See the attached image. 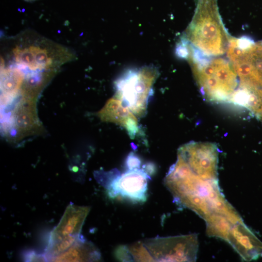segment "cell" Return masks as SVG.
Returning a JSON list of instances; mask_svg holds the SVG:
<instances>
[{
  "instance_id": "9",
  "label": "cell",
  "mask_w": 262,
  "mask_h": 262,
  "mask_svg": "<svg viewBox=\"0 0 262 262\" xmlns=\"http://www.w3.org/2000/svg\"><path fill=\"white\" fill-rule=\"evenodd\" d=\"M98 115L103 121L114 123L124 128L132 139L138 133L135 115L115 97L107 101Z\"/></svg>"
},
{
  "instance_id": "2",
  "label": "cell",
  "mask_w": 262,
  "mask_h": 262,
  "mask_svg": "<svg viewBox=\"0 0 262 262\" xmlns=\"http://www.w3.org/2000/svg\"><path fill=\"white\" fill-rule=\"evenodd\" d=\"M198 241L196 234L155 237L130 246H118L115 256L121 261L195 262Z\"/></svg>"
},
{
  "instance_id": "3",
  "label": "cell",
  "mask_w": 262,
  "mask_h": 262,
  "mask_svg": "<svg viewBox=\"0 0 262 262\" xmlns=\"http://www.w3.org/2000/svg\"><path fill=\"white\" fill-rule=\"evenodd\" d=\"M188 59L197 85L207 100L229 101L238 84L237 74L228 59L209 56L193 48Z\"/></svg>"
},
{
  "instance_id": "14",
  "label": "cell",
  "mask_w": 262,
  "mask_h": 262,
  "mask_svg": "<svg viewBox=\"0 0 262 262\" xmlns=\"http://www.w3.org/2000/svg\"><path fill=\"white\" fill-rule=\"evenodd\" d=\"M83 237L81 234L72 235L57 241L49 242L45 253L47 261H50L52 258L64 252Z\"/></svg>"
},
{
  "instance_id": "8",
  "label": "cell",
  "mask_w": 262,
  "mask_h": 262,
  "mask_svg": "<svg viewBox=\"0 0 262 262\" xmlns=\"http://www.w3.org/2000/svg\"><path fill=\"white\" fill-rule=\"evenodd\" d=\"M226 241L246 261L255 260L262 256L261 242L243 221L236 223L229 230Z\"/></svg>"
},
{
  "instance_id": "16",
  "label": "cell",
  "mask_w": 262,
  "mask_h": 262,
  "mask_svg": "<svg viewBox=\"0 0 262 262\" xmlns=\"http://www.w3.org/2000/svg\"><path fill=\"white\" fill-rule=\"evenodd\" d=\"M141 161L137 156L131 153L126 160V166L129 170L139 168L141 164Z\"/></svg>"
},
{
  "instance_id": "1",
  "label": "cell",
  "mask_w": 262,
  "mask_h": 262,
  "mask_svg": "<svg viewBox=\"0 0 262 262\" xmlns=\"http://www.w3.org/2000/svg\"><path fill=\"white\" fill-rule=\"evenodd\" d=\"M164 183L177 205L193 211L205 222L237 212L221 193L218 180L203 178L179 163L170 167Z\"/></svg>"
},
{
  "instance_id": "7",
  "label": "cell",
  "mask_w": 262,
  "mask_h": 262,
  "mask_svg": "<svg viewBox=\"0 0 262 262\" xmlns=\"http://www.w3.org/2000/svg\"><path fill=\"white\" fill-rule=\"evenodd\" d=\"M218 151L211 143L191 142L180 147L177 161L193 173L204 179L218 180Z\"/></svg>"
},
{
  "instance_id": "12",
  "label": "cell",
  "mask_w": 262,
  "mask_h": 262,
  "mask_svg": "<svg viewBox=\"0 0 262 262\" xmlns=\"http://www.w3.org/2000/svg\"><path fill=\"white\" fill-rule=\"evenodd\" d=\"M229 102L247 108L258 117L262 111V88L239 86Z\"/></svg>"
},
{
  "instance_id": "15",
  "label": "cell",
  "mask_w": 262,
  "mask_h": 262,
  "mask_svg": "<svg viewBox=\"0 0 262 262\" xmlns=\"http://www.w3.org/2000/svg\"><path fill=\"white\" fill-rule=\"evenodd\" d=\"M23 259L26 262H46L47 259L44 254H39L33 251H26L23 254Z\"/></svg>"
},
{
  "instance_id": "5",
  "label": "cell",
  "mask_w": 262,
  "mask_h": 262,
  "mask_svg": "<svg viewBox=\"0 0 262 262\" xmlns=\"http://www.w3.org/2000/svg\"><path fill=\"white\" fill-rule=\"evenodd\" d=\"M157 70L146 67L126 72L116 82L115 97L135 115H145Z\"/></svg>"
},
{
  "instance_id": "13",
  "label": "cell",
  "mask_w": 262,
  "mask_h": 262,
  "mask_svg": "<svg viewBox=\"0 0 262 262\" xmlns=\"http://www.w3.org/2000/svg\"><path fill=\"white\" fill-rule=\"evenodd\" d=\"M32 103L30 100L25 98L14 110L13 120L18 131H29L36 124V117Z\"/></svg>"
},
{
  "instance_id": "4",
  "label": "cell",
  "mask_w": 262,
  "mask_h": 262,
  "mask_svg": "<svg viewBox=\"0 0 262 262\" xmlns=\"http://www.w3.org/2000/svg\"><path fill=\"white\" fill-rule=\"evenodd\" d=\"M230 37L219 15L216 0H198L184 38L206 55L216 57L227 52Z\"/></svg>"
},
{
  "instance_id": "17",
  "label": "cell",
  "mask_w": 262,
  "mask_h": 262,
  "mask_svg": "<svg viewBox=\"0 0 262 262\" xmlns=\"http://www.w3.org/2000/svg\"><path fill=\"white\" fill-rule=\"evenodd\" d=\"M258 117L262 119V112H261V113L260 114V115H259Z\"/></svg>"
},
{
  "instance_id": "10",
  "label": "cell",
  "mask_w": 262,
  "mask_h": 262,
  "mask_svg": "<svg viewBox=\"0 0 262 262\" xmlns=\"http://www.w3.org/2000/svg\"><path fill=\"white\" fill-rule=\"evenodd\" d=\"M90 207L69 204L59 223L50 233L49 242L62 239L67 236L81 234Z\"/></svg>"
},
{
  "instance_id": "18",
  "label": "cell",
  "mask_w": 262,
  "mask_h": 262,
  "mask_svg": "<svg viewBox=\"0 0 262 262\" xmlns=\"http://www.w3.org/2000/svg\"><path fill=\"white\" fill-rule=\"evenodd\" d=\"M24 0L31 1H34L36 0Z\"/></svg>"
},
{
  "instance_id": "6",
  "label": "cell",
  "mask_w": 262,
  "mask_h": 262,
  "mask_svg": "<svg viewBox=\"0 0 262 262\" xmlns=\"http://www.w3.org/2000/svg\"><path fill=\"white\" fill-rule=\"evenodd\" d=\"M96 176L97 180L106 189L111 198L120 197L133 202H144L147 199L150 177L144 170H128L122 174L115 170Z\"/></svg>"
},
{
  "instance_id": "11",
  "label": "cell",
  "mask_w": 262,
  "mask_h": 262,
  "mask_svg": "<svg viewBox=\"0 0 262 262\" xmlns=\"http://www.w3.org/2000/svg\"><path fill=\"white\" fill-rule=\"evenodd\" d=\"M101 259L98 248L83 237L64 252L52 258L50 262H97Z\"/></svg>"
}]
</instances>
